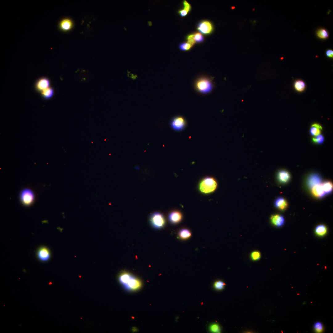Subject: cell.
<instances>
[{
    "instance_id": "28",
    "label": "cell",
    "mask_w": 333,
    "mask_h": 333,
    "mask_svg": "<svg viewBox=\"0 0 333 333\" xmlns=\"http://www.w3.org/2000/svg\"><path fill=\"white\" fill-rule=\"evenodd\" d=\"M250 257L252 260L254 261L259 260L261 257L260 253L258 251H255L252 252L250 254Z\"/></svg>"
},
{
    "instance_id": "13",
    "label": "cell",
    "mask_w": 333,
    "mask_h": 333,
    "mask_svg": "<svg viewBox=\"0 0 333 333\" xmlns=\"http://www.w3.org/2000/svg\"><path fill=\"white\" fill-rule=\"evenodd\" d=\"M311 189L312 194L316 197L322 198L326 194L323 189L322 183H321L316 185Z\"/></svg>"
},
{
    "instance_id": "7",
    "label": "cell",
    "mask_w": 333,
    "mask_h": 333,
    "mask_svg": "<svg viewBox=\"0 0 333 333\" xmlns=\"http://www.w3.org/2000/svg\"><path fill=\"white\" fill-rule=\"evenodd\" d=\"M20 197L22 202L26 205L31 204L34 199V195L32 191L27 188L24 189L21 191Z\"/></svg>"
},
{
    "instance_id": "15",
    "label": "cell",
    "mask_w": 333,
    "mask_h": 333,
    "mask_svg": "<svg viewBox=\"0 0 333 333\" xmlns=\"http://www.w3.org/2000/svg\"><path fill=\"white\" fill-rule=\"evenodd\" d=\"M277 177L279 181L282 183H286L288 181L290 178L289 172L285 170H281L278 171Z\"/></svg>"
},
{
    "instance_id": "8",
    "label": "cell",
    "mask_w": 333,
    "mask_h": 333,
    "mask_svg": "<svg viewBox=\"0 0 333 333\" xmlns=\"http://www.w3.org/2000/svg\"><path fill=\"white\" fill-rule=\"evenodd\" d=\"M38 259L42 262H47L50 259L51 254L49 249L45 246L39 248L36 252Z\"/></svg>"
},
{
    "instance_id": "24",
    "label": "cell",
    "mask_w": 333,
    "mask_h": 333,
    "mask_svg": "<svg viewBox=\"0 0 333 333\" xmlns=\"http://www.w3.org/2000/svg\"><path fill=\"white\" fill-rule=\"evenodd\" d=\"M311 140L312 142L314 144H321L324 142V137L323 135L320 134L318 135L312 137Z\"/></svg>"
},
{
    "instance_id": "29",
    "label": "cell",
    "mask_w": 333,
    "mask_h": 333,
    "mask_svg": "<svg viewBox=\"0 0 333 333\" xmlns=\"http://www.w3.org/2000/svg\"><path fill=\"white\" fill-rule=\"evenodd\" d=\"M225 285V284L223 282L219 280L215 282L214 286L216 289L218 290H220L224 288Z\"/></svg>"
},
{
    "instance_id": "19",
    "label": "cell",
    "mask_w": 333,
    "mask_h": 333,
    "mask_svg": "<svg viewBox=\"0 0 333 333\" xmlns=\"http://www.w3.org/2000/svg\"><path fill=\"white\" fill-rule=\"evenodd\" d=\"M316 35L318 38L322 39H326L329 36V34L327 31L323 28L318 29L316 32Z\"/></svg>"
},
{
    "instance_id": "9",
    "label": "cell",
    "mask_w": 333,
    "mask_h": 333,
    "mask_svg": "<svg viewBox=\"0 0 333 333\" xmlns=\"http://www.w3.org/2000/svg\"><path fill=\"white\" fill-rule=\"evenodd\" d=\"M322 179L318 174L313 173L311 174L307 179L308 187L311 189L314 186L321 183Z\"/></svg>"
},
{
    "instance_id": "4",
    "label": "cell",
    "mask_w": 333,
    "mask_h": 333,
    "mask_svg": "<svg viewBox=\"0 0 333 333\" xmlns=\"http://www.w3.org/2000/svg\"><path fill=\"white\" fill-rule=\"evenodd\" d=\"M150 221L152 225L157 229L163 228L165 223V219L163 215L158 212L153 213L150 215Z\"/></svg>"
},
{
    "instance_id": "20",
    "label": "cell",
    "mask_w": 333,
    "mask_h": 333,
    "mask_svg": "<svg viewBox=\"0 0 333 333\" xmlns=\"http://www.w3.org/2000/svg\"><path fill=\"white\" fill-rule=\"evenodd\" d=\"M54 94L53 88L49 87L41 92V95L45 99H48L52 97Z\"/></svg>"
},
{
    "instance_id": "34",
    "label": "cell",
    "mask_w": 333,
    "mask_h": 333,
    "mask_svg": "<svg viewBox=\"0 0 333 333\" xmlns=\"http://www.w3.org/2000/svg\"><path fill=\"white\" fill-rule=\"evenodd\" d=\"M311 126L317 128L320 130H322L323 129V128L322 126L318 123H314L312 124Z\"/></svg>"
},
{
    "instance_id": "22",
    "label": "cell",
    "mask_w": 333,
    "mask_h": 333,
    "mask_svg": "<svg viewBox=\"0 0 333 333\" xmlns=\"http://www.w3.org/2000/svg\"><path fill=\"white\" fill-rule=\"evenodd\" d=\"M327 229L324 225L321 224L316 227L315 229V232L318 235L323 236L327 233Z\"/></svg>"
},
{
    "instance_id": "23",
    "label": "cell",
    "mask_w": 333,
    "mask_h": 333,
    "mask_svg": "<svg viewBox=\"0 0 333 333\" xmlns=\"http://www.w3.org/2000/svg\"><path fill=\"white\" fill-rule=\"evenodd\" d=\"M323 190L326 194L331 193L332 190L333 184L330 181H326L322 183Z\"/></svg>"
},
{
    "instance_id": "10",
    "label": "cell",
    "mask_w": 333,
    "mask_h": 333,
    "mask_svg": "<svg viewBox=\"0 0 333 333\" xmlns=\"http://www.w3.org/2000/svg\"><path fill=\"white\" fill-rule=\"evenodd\" d=\"M72 27V22L70 18H68L62 19L60 20L59 24V28L60 30L65 32L70 30Z\"/></svg>"
},
{
    "instance_id": "16",
    "label": "cell",
    "mask_w": 333,
    "mask_h": 333,
    "mask_svg": "<svg viewBox=\"0 0 333 333\" xmlns=\"http://www.w3.org/2000/svg\"><path fill=\"white\" fill-rule=\"evenodd\" d=\"M183 9L180 10L178 11V14L182 17L186 16L190 12L191 9V4L186 0H184L183 2Z\"/></svg>"
},
{
    "instance_id": "11",
    "label": "cell",
    "mask_w": 333,
    "mask_h": 333,
    "mask_svg": "<svg viewBox=\"0 0 333 333\" xmlns=\"http://www.w3.org/2000/svg\"><path fill=\"white\" fill-rule=\"evenodd\" d=\"M50 81L49 80L45 77L39 79L36 82L35 87L36 89L39 91H42L49 87Z\"/></svg>"
},
{
    "instance_id": "14",
    "label": "cell",
    "mask_w": 333,
    "mask_h": 333,
    "mask_svg": "<svg viewBox=\"0 0 333 333\" xmlns=\"http://www.w3.org/2000/svg\"><path fill=\"white\" fill-rule=\"evenodd\" d=\"M271 221L272 224L277 227H280L283 225L284 219L281 215L276 214L272 215L270 217Z\"/></svg>"
},
{
    "instance_id": "27",
    "label": "cell",
    "mask_w": 333,
    "mask_h": 333,
    "mask_svg": "<svg viewBox=\"0 0 333 333\" xmlns=\"http://www.w3.org/2000/svg\"><path fill=\"white\" fill-rule=\"evenodd\" d=\"M321 130L314 127L311 126L310 129V133L311 135L315 136L321 134Z\"/></svg>"
},
{
    "instance_id": "5",
    "label": "cell",
    "mask_w": 333,
    "mask_h": 333,
    "mask_svg": "<svg viewBox=\"0 0 333 333\" xmlns=\"http://www.w3.org/2000/svg\"><path fill=\"white\" fill-rule=\"evenodd\" d=\"M186 125V122L185 118L180 116L173 118L170 121L171 127L175 131L183 130L185 128Z\"/></svg>"
},
{
    "instance_id": "6",
    "label": "cell",
    "mask_w": 333,
    "mask_h": 333,
    "mask_svg": "<svg viewBox=\"0 0 333 333\" xmlns=\"http://www.w3.org/2000/svg\"><path fill=\"white\" fill-rule=\"evenodd\" d=\"M197 30L199 32L207 35L211 34L213 30L212 23L208 20H203L200 22L197 25Z\"/></svg>"
},
{
    "instance_id": "3",
    "label": "cell",
    "mask_w": 333,
    "mask_h": 333,
    "mask_svg": "<svg viewBox=\"0 0 333 333\" xmlns=\"http://www.w3.org/2000/svg\"><path fill=\"white\" fill-rule=\"evenodd\" d=\"M217 183L213 178L207 177L203 179L200 182L199 189L200 191L204 194H207L214 191L216 189Z\"/></svg>"
},
{
    "instance_id": "30",
    "label": "cell",
    "mask_w": 333,
    "mask_h": 333,
    "mask_svg": "<svg viewBox=\"0 0 333 333\" xmlns=\"http://www.w3.org/2000/svg\"><path fill=\"white\" fill-rule=\"evenodd\" d=\"M187 42L193 46L195 43L196 42L194 38V34H191L188 35L186 37Z\"/></svg>"
},
{
    "instance_id": "25",
    "label": "cell",
    "mask_w": 333,
    "mask_h": 333,
    "mask_svg": "<svg viewBox=\"0 0 333 333\" xmlns=\"http://www.w3.org/2000/svg\"><path fill=\"white\" fill-rule=\"evenodd\" d=\"M192 46L189 43L187 42H184L180 43L179 46V49L182 51H187L189 50L192 47Z\"/></svg>"
},
{
    "instance_id": "33",
    "label": "cell",
    "mask_w": 333,
    "mask_h": 333,
    "mask_svg": "<svg viewBox=\"0 0 333 333\" xmlns=\"http://www.w3.org/2000/svg\"><path fill=\"white\" fill-rule=\"evenodd\" d=\"M326 56L330 58H332L333 57V51L332 49H329L327 50L326 52Z\"/></svg>"
},
{
    "instance_id": "31",
    "label": "cell",
    "mask_w": 333,
    "mask_h": 333,
    "mask_svg": "<svg viewBox=\"0 0 333 333\" xmlns=\"http://www.w3.org/2000/svg\"><path fill=\"white\" fill-rule=\"evenodd\" d=\"M194 36L195 42L197 43H201L204 40V36L200 33L196 32L194 33Z\"/></svg>"
},
{
    "instance_id": "18",
    "label": "cell",
    "mask_w": 333,
    "mask_h": 333,
    "mask_svg": "<svg viewBox=\"0 0 333 333\" xmlns=\"http://www.w3.org/2000/svg\"><path fill=\"white\" fill-rule=\"evenodd\" d=\"M306 86L305 82L301 80H296L294 84V87L295 90L299 92L303 91L306 88Z\"/></svg>"
},
{
    "instance_id": "17",
    "label": "cell",
    "mask_w": 333,
    "mask_h": 333,
    "mask_svg": "<svg viewBox=\"0 0 333 333\" xmlns=\"http://www.w3.org/2000/svg\"><path fill=\"white\" fill-rule=\"evenodd\" d=\"M275 206L281 210L286 209L287 207V203L286 200L283 198H277L275 202Z\"/></svg>"
},
{
    "instance_id": "26",
    "label": "cell",
    "mask_w": 333,
    "mask_h": 333,
    "mask_svg": "<svg viewBox=\"0 0 333 333\" xmlns=\"http://www.w3.org/2000/svg\"><path fill=\"white\" fill-rule=\"evenodd\" d=\"M314 331L317 333L322 332L323 330V324L320 322L315 323L314 326Z\"/></svg>"
},
{
    "instance_id": "12",
    "label": "cell",
    "mask_w": 333,
    "mask_h": 333,
    "mask_svg": "<svg viewBox=\"0 0 333 333\" xmlns=\"http://www.w3.org/2000/svg\"><path fill=\"white\" fill-rule=\"evenodd\" d=\"M168 219L172 223L177 224L182 220V215L181 212L179 211H173L169 214Z\"/></svg>"
},
{
    "instance_id": "32",
    "label": "cell",
    "mask_w": 333,
    "mask_h": 333,
    "mask_svg": "<svg viewBox=\"0 0 333 333\" xmlns=\"http://www.w3.org/2000/svg\"><path fill=\"white\" fill-rule=\"evenodd\" d=\"M210 331L214 333H219L220 331V328L219 325L216 323L212 324L210 327Z\"/></svg>"
},
{
    "instance_id": "1",
    "label": "cell",
    "mask_w": 333,
    "mask_h": 333,
    "mask_svg": "<svg viewBox=\"0 0 333 333\" xmlns=\"http://www.w3.org/2000/svg\"><path fill=\"white\" fill-rule=\"evenodd\" d=\"M118 280L126 290L130 291L138 290L142 285L141 282L139 279L126 272L121 273L118 276Z\"/></svg>"
},
{
    "instance_id": "2",
    "label": "cell",
    "mask_w": 333,
    "mask_h": 333,
    "mask_svg": "<svg viewBox=\"0 0 333 333\" xmlns=\"http://www.w3.org/2000/svg\"><path fill=\"white\" fill-rule=\"evenodd\" d=\"M195 89L198 92L203 94L210 92L213 88L211 80L205 76L198 78L195 82Z\"/></svg>"
},
{
    "instance_id": "21",
    "label": "cell",
    "mask_w": 333,
    "mask_h": 333,
    "mask_svg": "<svg viewBox=\"0 0 333 333\" xmlns=\"http://www.w3.org/2000/svg\"><path fill=\"white\" fill-rule=\"evenodd\" d=\"M191 232L188 229L184 228L181 230L179 233V238L183 240H187L191 236Z\"/></svg>"
}]
</instances>
